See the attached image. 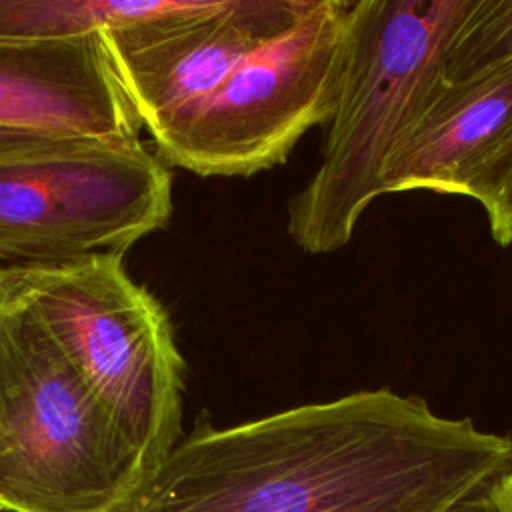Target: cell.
Segmentation results:
<instances>
[{
    "mask_svg": "<svg viewBox=\"0 0 512 512\" xmlns=\"http://www.w3.org/2000/svg\"><path fill=\"white\" fill-rule=\"evenodd\" d=\"M508 472V434L380 386L228 428L198 418L134 512H452Z\"/></svg>",
    "mask_w": 512,
    "mask_h": 512,
    "instance_id": "6da1fadb",
    "label": "cell"
},
{
    "mask_svg": "<svg viewBox=\"0 0 512 512\" xmlns=\"http://www.w3.org/2000/svg\"><path fill=\"white\" fill-rule=\"evenodd\" d=\"M476 0H360L348 16L338 102L320 164L288 200L286 230L306 254L344 248L384 194L388 170L446 82V56Z\"/></svg>",
    "mask_w": 512,
    "mask_h": 512,
    "instance_id": "7a4b0ae2",
    "label": "cell"
},
{
    "mask_svg": "<svg viewBox=\"0 0 512 512\" xmlns=\"http://www.w3.org/2000/svg\"><path fill=\"white\" fill-rule=\"evenodd\" d=\"M140 460L0 266V512H134Z\"/></svg>",
    "mask_w": 512,
    "mask_h": 512,
    "instance_id": "3957f363",
    "label": "cell"
},
{
    "mask_svg": "<svg viewBox=\"0 0 512 512\" xmlns=\"http://www.w3.org/2000/svg\"><path fill=\"white\" fill-rule=\"evenodd\" d=\"M2 270L132 446L150 484L182 440L186 364L162 304L128 276L118 254Z\"/></svg>",
    "mask_w": 512,
    "mask_h": 512,
    "instance_id": "277c9868",
    "label": "cell"
},
{
    "mask_svg": "<svg viewBox=\"0 0 512 512\" xmlns=\"http://www.w3.org/2000/svg\"><path fill=\"white\" fill-rule=\"evenodd\" d=\"M350 6L314 0L292 30L164 118L150 132L156 156L200 176H254L286 162L298 140L334 114Z\"/></svg>",
    "mask_w": 512,
    "mask_h": 512,
    "instance_id": "5b68a950",
    "label": "cell"
},
{
    "mask_svg": "<svg viewBox=\"0 0 512 512\" xmlns=\"http://www.w3.org/2000/svg\"><path fill=\"white\" fill-rule=\"evenodd\" d=\"M170 216V170L142 144L0 160V266L124 256Z\"/></svg>",
    "mask_w": 512,
    "mask_h": 512,
    "instance_id": "8992f818",
    "label": "cell"
},
{
    "mask_svg": "<svg viewBox=\"0 0 512 512\" xmlns=\"http://www.w3.org/2000/svg\"><path fill=\"white\" fill-rule=\"evenodd\" d=\"M314 0H190L170 16L102 32L142 126L214 90L236 66L292 30Z\"/></svg>",
    "mask_w": 512,
    "mask_h": 512,
    "instance_id": "52a82bcc",
    "label": "cell"
},
{
    "mask_svg": "<svg viewBox=\"0 0 512 512\" xmlns=\"http://www.w3.org/2000/svg\"><path fill=\"white\" fill-rule=\"evenodd\" d=\"M0 126L136 146L144 128L102 34L0 40Z\"/></svg>",
    "mask_w": 512,
    "mask_h": 512,
    "instance_id": "ba28073f",
    "label": "cell"
},
{
    "mask_svg": "<svg viewBox=\"0 0 512 512\" xmlns=\"http://www.w3.org/2000/svg\"><path fill=\"white\" fill-rule=\"evenodd\" d=\"M512 132V58L444 82L394 158L384 194L464 196L482 162Z\"/></svg>",
    "mask_w": 512,
    "mask_h": 512,
    "instance_id": "9c48e42d",
    "label": "cell"
},
{
    "mask_svg": "<svg viewBox=\"0 0 512 512\" xmlns=\"http://www.w3.org/2000/svg\"><path fill=\"white\" fill-rule=\"evenodd\" d=\"M190 0H0V40L102 34L184 10Z\"/></svg>",
    "mask_w": 512,
    "mask_h": 512,
    "instance_id": "30bf717a",
    "label": "cell"
},
{
    "mask_svg": "<svg viewBox=\"0 0 512 512\" xmlns=\"http://www.w3.org/2000/svg\"><path fill=\"white\" fill-rule=\"evenodd\" d=\"M510 58L512 0H476L474 10L460 24L450 42L446 80H464Z\"/></svg>",
    "mask_w": 512,
    "mask_h": 512,
    "instance_id": "8fae6325",
    "label": "cell"
},
{
    "mask_svg": "<svg viewBox=\"0 0 512 512\" xmlns=\"http://www.w3.org/2000/svg\"><path fill=\"white\" fill-rule=\"evenodd\" d=\"M466 198L476 200L488 218L492 240L506 248L512 244V132L482 162L470 180Z\"/></svg>",
    "mask_w": 512,
    "mask_h": 512,
    "instance_id": "7c38bea8",
    "label": "cell"
},
{
    "mask_svg": "<svg viewBox=\"0 0 512 512\" xmlns=\"http://www.w3.org/2000/svg\"><path fill=\"white\" fill-rule=\"evenodd\" d=\"M100 144H106V142L0 126V160L20 158V156L68 154V152L88 150V148H94V146H100Z\"/></svg>",
    "mask_w": 512,
    "mask_h": 512,
    "instance_id": "4fadbf2b",
    "label": "cell"
},
{
    "mask_svg": "<svg viewBox=\"0 0 512 512\" xmlns=\"http://www.w3.org/2000/svg\"><path fill=\"white\" fill-rule=\"evenodd\" d=\"M452 512H512V472L496 478Z\"/></svg>",
    "mask_w": 512,
    "mask_h": 512,
    "instance_id": "5bb4252c",
    "label": "cell"
}]
</instances>
